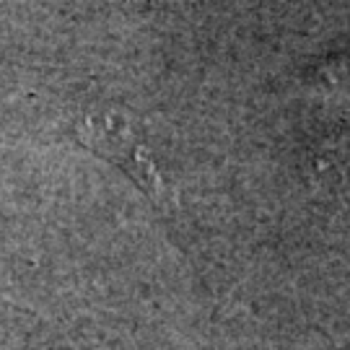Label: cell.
<instances>
[{
    "mask_svg": "<svg viewBox=\"0 0 350 350\" xmlns=\"http://www.w3.org/2000/svg\"><path fill=\"white\" fill-rule=\"evenodd\" d=\"M78 138L91 150H96L99 156L117 163L150 198H163L166 187H163V179L159 176V169L150 161L148 150L143 148L140 140L133 138V133L120 120L88 117L86 122L78 127Z\"/></svg>",
    "mask_w": 350,
    "mask_h": 350,
    "instance_id": "cell-1",
    "label": "cell"
},
{
    "mask_svg": "<svg viewBox=\"0 0 350 350\" xmlns=\"http://www.w3.org/2000/svg\"><path fill=\"white\" fill-rule=\"evenodd\" d=\"M322 75H325L327 83H332V86L350 88V52L327 60V63L322 65Z\"/></svg>",
    "mask_w": 350,
    "mask_h": 350,
    "instance_id": "cell-2",
    "label": "cell"
}]
</instances>
